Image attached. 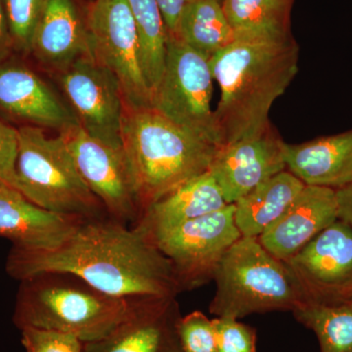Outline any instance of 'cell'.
<instances>
[{
    "label": "cell",
    "mask_w": 352,
    "mask_h": 352,
    "mask_svg": "<svg viewBox=\"0 0 352 352\" xmlns=\"http://www.w3.org/2000/svg\"><path fill=\"white\" fill-rule=\"evenodd\" d=\"M6 270L22 281L43 273H67L117 298L176 296L182 293L168 258L136 226L106 217L83 220L50 250L11 248Z\"/></svg>",
    "instance_id": "6da1fadb"
},
{
    "label": "cell",
    "mask_w": 352,
    "mask_h": 352,
    "mask_svg": "<svg viewBox=\"0 0 352 352\" xmlns=\"http://www.w3.org/2000/svg\"><path fill=\"white\" fill-rule=\"evenodd\" d=\"M300 48L281 41L236 39L210 59L220 87L214 124L220 147L256 135L271 124L270 112L298 72Z\"/></svg>",
    "instance_id": "7a4b0ae2"
},
{
    "label": "cell",
    "mask_w": 352,
    "mask_h": 352,
    "mask_svg": "<svg viewBox=\"0 0 352 352\" xmlns=\"http://www.w3.org/2000/svg\"><path fill=\"white\" fill-rule=\"evenodd\" d=\"M122 145L140 217L160 199L208 173L219 149L176 126L151 106L126 104Z\"/></svg>",
    "instance_id": "3957f363"
},
{
    "label": "cell",
    "mask_w": 352,
    "mask_h": 352,
    "mask_svg": "<svg viewBox=\"0 0 352 352\" xmlns=\"http://www.w3.org/2000/svg\"><path fill=\"white\" fill-rule=\"evenodd\" d=\"M133 298L107 295L80 278L48 272L20 281L14 323L68 333L83 344L106 337L126 318Z\"/></svg>",
    "instance_id": "277c9868"
},
{
    "label": "cell",
    "mask_w": 352,
    "mask_h": 352,
    "mask_svg": "<svg viewBox=\"0 0 352 352\" xmlns=\"http://www.w3.org/2000/svg\"><path fill=\"white\" fill-rule=\"evenodd\" d=\"M210 314L244 318L252 314L292 311L308 302L307 292L288 263L275 258L258 238L241 237L222 256Z\"/></svg>",
    "instance_id": "5b68a950"
},
{
    "label": "cell",
    "mask_w": 352,
    "mask_h": 352,
    "mask_svg": "<svg viewBox=\"0 0 352 352\" xmlns=\"http://www.w3.org/2000/svg\"><path fill=\"white\" fill-rule=\"evenodd\" d=\"M18 129V191L34 205L55 214L87 220L106 217L101 201L80 175L64 134L50 138L41 127Z\"/></svg>",
    "instance_id": "8992f818"
},
{
    "label": "cell",
    "mask_w": 352,
    "mask_h": 352,
    "mask_svg": "<svg viewBox=\"0 0 352 352\" xmlns=\"http://www.w3.org/2000/svg\"><path fill=\"white\" fill-rule=\"evenodd\" d=\"M214 80L210 58L168 32L166 65L152 94L151 107L176 126L219 148L210 106Z\"/></svg>",
    "instance_id": "52a82bcc"
},
{
    "label": "cell",
    "mask_w": 352,
    "mask_h": 352,
    "mask_svg": "<svg viewBox=\"0 0 352 352\" xmlns=\"http://www.w3.org/2000/svg\"><path fill=\"white\" fill-rule=\"evenodd\" d=\"M234 210V204H230L219 212L151 237L170 261L180 292L191 291L214 280L222 256L242 237Z\"/></svg>",
    "instance_id": "ba28073f"
},
{
    "label": "cell",
    "mask_w": 352,
    "mask_h": 352,
    "mask_svg": "<svg viewBox=\"0 0 352 352\" xmlns=\"http://www.w3.org/2000/svg\"><path fill=\"white\" fill-rule=\"evenodd\" d=\"M85 19L92 57L116 76L124 104L151 106V92L141 66L138 32L127 0H94Z\"/></svg>",
    "instance_id": "9c48e42d"
},
{
    "label": "cell",
    "mask_w": 352,
    "mask_h": 352,
    "mask_svg": "<svg viewBox=\"0 0 352 352\" xmlns=\"http://www.w3.org/2000/svg\"><path fill=\"white\" fill-rule=\"evenodd\" d=\"M59 76L80 126L92 138L122 149L124 98L116 76L92 56L76 60Z\"/></svg>",
    "instance_id": "30bf717a"
},
{
    "label": "cell",
    "mask_w": 352,
    "mask_h": 352,
    "mask_svg": "<svg viewBox=\"0 0 352 352\" xmlns=\"http://www.w3.org/2000/svg\"><path fill=\"white\" fill-rule=\"evenodd\" d=\"M64 134L80 175L108 217L132 226L140 217L135 191L122 149L92 138L82 126Z\"/></svg>",
    "instance_id": "8fae6325"
},
{
    "label": "cell",
    "mask_w": 352,
    "mask_h": 352,
    "mask_svg": "<svg viewBox=\"0 0 352 352\" xmlns=\"http://www.w3.org/2000/svg\"><path fill=\"white\" fill-rule=\"evenodd\" d=\"M11 55L0 63V112L23 126L66 133L80 126L69 103L25 62Z\"/></svg>",
    "instance_id": "7c38bea8"
},
{
    "label": "cell",
    "mask_w": 352,
    "mask_h": 352,
    "mask_svg": "<svg viewBox=\"0 0 352 352\" xmlns=\"http://www.w3.org/2000/svg\"><path fill=\"white\" fill-rule=\"evenodd\" d=\"M176 296L133 298L126 318L106 337L83 344L82 352H182Z\"/></svg>",
    "instance_id": "4fadbf2b"
},
{
    "label": "cell",
    "mask_w": 352,
    "mask_h": 352,
    "mask_svg": "<svg viewBox=\"0 0 352 352\" xmlns=\"http://www.w3.org/2000/svg\"><path fill=\"white\" fill-rule=\"evenodd\" d=\"M285 142L272 124L263 131L217 149L210 166L227 205L286 170Z\"/></svg>",
    "instance_id": "5bb4252c"
},
{
    "label": "cell",
    "mask_w": 352,
    "mask_h": 352,
    "mask_svg": "<svg viewBox=\"0 0 352 352\" xmlns=\"http://www.w3.org/2000/svg\"><path fill=\"white\" fill-rule=\"evenodd\" d=\"M286 263L308 302H332L352 286V227L338 219Z\"/></svg>",
    "instance_id": "9a60e30c"
},
{
    "label": "cell",
    "mask_w": 352,
    "mask_h": 352,
    "mask_svg": "<svg viewBox=\"0 0 352 352\" xmlns=\"http://www.w3.org/2000/svg\"><path fill=\"white\" fill-rule=\"evenodd\" d=\"M337 219L336 190L305 186L258 240L275 258L287 261Z\"/></svg>",
    "instance_id": "2e32d148"
},
{
    "label": "cell",
    "mask_w": 352,
    "mask_h": 352,
    "mask_svg": "<svg viewBox=\"0 0 352 352\" xmlns=\"http://www.w3.org/2000/svg\"><path fill=\"white\" fill-rule=\"evenodd\" d=\"M34 205L18 190L0 184V236L14 247L50 250L65 242L83 221Z\"/></svg>",
    "instance_id": "e0dca14e"
},
{
    "label": "cell",
    "mask_w": 352,
    "mask_h": 352,
    "mask_svg": "<svg viewBox=\"0 0 352 352\" xmlns=\"http://www.w3.org/2000/svg\"><path fill=\"white\" fill-rule=\"evenodd\" d=\"M31 56L43 68L58 74L76 60L92 56L87 19L74 0H48L34 34Z\"/></svg>",
    "instance_id": "ac0fdd59"
},
{
    "label": "cell",
    "mask_w": 352,
    "mask_h": 352,
    "mask_svg": "<svg viewBox=\"0 0 352 352\" xmlns=\"http://www.w3.org/2000/svg\"><path fill=\"white\" fill-rule=\"evenodd\" d=\"M284 161L305 186L344 188L352 183V129L302 144L285 143Z\"/></svg>",
    "instance_id": "d6986e66"
},
{
    "label": "cell",
    "mask_w": 352,
    "mask_h": 352,
    "mask_svg": "<svg viewBox=\"0 0 352 352\" xmlns=\"http://www.w3.org/2000/svg\"><path fill=\"white\" fill-rule=\"evenodd\" d=\"M226 206L219 185L208 171L153 204L132 226L138 227L151 238L186 222L219 212Z\"/></svg>",
    "instance_id": "ffe728a7"
},
{
    "label": "cell",
    "mask_w": 352,
    "mask_h": 352,
    "mask_svg": "<svg viewBox=\"0 0 352 352\" xmlns=\"http://www.w3.org/2000/svg\"><path fill=\"white\" fill-rule=\"evenodd\" d=\"M305 186L286 170L235 201L234 219L242 237L263 235L286 212Z\"/></svg>",
    "instance_id": "44dd1931"
},
{
    "label": "cell",
    "mask_w": 352,
    "mask_h": 352,
    "mask_svg": "<svg viewBox=\"0 0 352 352\" xmlns=\"http://www.w3.org/2000/svg\"><path fill=\"white\" fill-rule=\"evenodd\" d=\"M293 0H222L236 39L281 41L291 36Z\"/></svg>",
    "instance_id": "7402d4cb"
},
{
    "label": "cell",
    "mask_w": 352,
    "mask_h": 352,
    "mask_svg": "<svg viewBox=\"0 0 352 352\" xmlns=\"http://www.w3.org/2000/svg\"><path fill=\"white\" fill-rule=\"evenodd\" d=\"M173 36L210 59L236 41L221 0H193L183 10Z\"/></svg>",
    "instance_id": "603a6c76"
},
{
    "label": "cell",
    "mask_w": 352,
    "mask_h": 352,
    "mask_svg": "<svg viewBox=\"0 0 352 352\" xmlns=\"http://www.w3.org/2000/svg\"><path fill=\"white\" fill-rule=\"evenodd\" d=\"M138 32L141 66L151 96L166 65L168 30L157 0H127Z\"/></svg>",
    "instance_id": "cb8c5ba5"
},
{
    "label": "cell",
    "mask_w": 352,
    "mask_h": 352,
    "mask_svg": "<svg viewBox=\"0 0 352 352\" xmlns=\"http://www.w3.org/2000/svg\"><path fill=\"white\" fill-rule=\"evenodd\" d=\"M293 314L316 335L320 352H352V302H307Z\"/></svg>",
    "instance_id": "d4e9b609"
},
{
    "label": "cell",
    "mask_w": 352,
    "mask_h": 352,
    "mask_svg": "<svg viewBox=\"0 0 352 352\" xmlns=\"http://www.w3.org/2000/svg\"><path fill=\"white\" fill-rule=\"evenodd\" d=\"M48 0H3L14 53L31 56L34 34Z\"/></svg>",
    "instance_id": "484cf974"
},
{
    "label": "cell",
    "mask_w": 352,
    "mask_h": 352,
    "mask_svg": "<svg viewBox=\"0 0 352 352\" xmlns=\"http://www.w3.org/2000/svg\"><path fill=\"white\" fill-rule=\"evenodd\" d=\"M178 338L182 352H219L212 319L198 310L182 317Z\"/></svg>",
    "instance_id": "4316f807"
},
{
    "label": "cell",
    "mask_w": 352,
    "mask_h": 352,
    "mask_svg": "<svg viewBox=\"0 0 352 352\" xmlns=\"http://www.w3.org/2000/svg\"><path fill=\"white\" fill-rule=\"evenodd\" d=\"M212 323L219 352H258V336L254 327L229 317H217Z\"/></svg>",
    "instance_id": "83f0119b"
},
{
    "label": "cell",
    "mask_w": 352,
    "mask_h": 352,
    "mask_svg": "<svg viewBox=\"0 0 352 352\" xmlns=\"http://www.w3.org/2000/svg\"><path fill=\"white\" fill-rule=\"evenodd\" d=\"M25 352H82L83 342L68 333L36 328L22 329Z\"/></svg>",
    "instance_id": "f1b7e54d"
},
{
    "label": "cell",
    "mask_w": 352,
    "mask_h": 352,
    "mask_svg": "<svg viewBox=\"0 0 352 352\" xmlns=\"http://www.w3.org/2000/svg\"><path fill=\"white\" fill-rule=\"evenodd\" d=\"M19 149V129L0 118V184L17 190L16 162Z\"/></svg>",
    "instance_id": "f546056e"
},
{
    "label": "cell",
    "mask_w": 352,
    "mask_h": 352,
    "mask_svg": "<svg viewBox=\"0 0 352 352\" xmlns=\"http://www.w3.org/2000/svg\"><path fill=\"white\" fill-rule=\"evenodd\" d=\"M193 0H157L168 34H175L183 10Z\"/></svg>",
    "instance_id": "4dcf8cb0"
},
{
    "label": "cell",
    "mask_w": 352,
    "mask_h": 352,
    "mask_svg": "<svg viewBox=\"0 0 352 352\" xmlns=\"http://www.w3.org/2000/svg\"><path fill=\"white\" fill-rule=\"evenodd\" d=\"M13 54V43L7 22L6 8L3 0H0V63Z\"/></svg>",
    "instance_id": "1f68e13d"
},
{
    "label": "cell",
    "mask_w": 352,
    "mask_h": 352,
    "mask_svg": "<svg viewBox=\"0 0 352 352\" xmlns=\"http://www.w3.org/2000/svg\"><path fill=\"white\" fill-rule=\"evenodd\" d=\"M338 203V219L352 227V183L336 191Z\"/></svg>",
    "instance_id": "d6a6232c"
},
{
    "label": "cell",
    "mask_w": 352,
    "mask_h": 352,
    "mask_svg": "<svg viewBox=\"0 0 352 352\" xmlns=\"http://www.w3.org/2000/svg\"><path fill=\"white\" fill-rule=\"evenodd\" d=\"M342 302H352V286L349 287V288H347L346 289H344V291L342 292L339 296H336L332 302L326 303Z\"/></svg>",
    "instance_id": "836d02e7"
},
{
    "label": "cell",
    "mask_w": 352,
    "mask_h": 352,
    "mask_svg": "<svg viewBox=\"0 0 352 352\" xmlns=\"http://www.w3.org/2000/svg\"><path fill=\"white\" fill-rule=\"evenodd\" d=\"M221 2H222V0H221Z\"/></svg>",
    "instance_id": "e575fe53"
}]
</instances>
